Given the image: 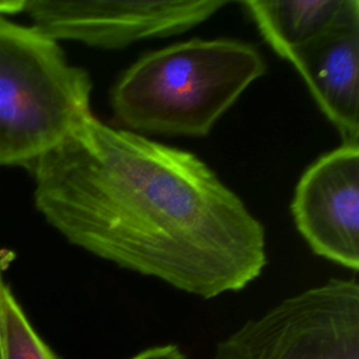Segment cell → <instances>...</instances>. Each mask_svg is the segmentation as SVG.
Here are the masks:
<instances>
[{"label": "cell", "mask_w": 359, "mask_h": 359, "mask_svg": "<svg viewBox=\"0 0 359 359\" xmlns=\"http://www.w3.org/2000/svg\"><path fill=\"white\" fill-rule=\"evenodd\" d=\"M213 359H359V286L331 279L220 341Z\"/></svg>", "instance_id": "obj_4"}, {"label": "cell", "mask_w": 359, "mask_h": 359, "mask_svg": "<svg viewBox=\"0 0 359 359\" xmlns=\"http://www.w3.org/2000/svg\"><path fill=\"white\" fill-rule=\"evenodd\" d=\"M25 0H0V17L21 13L24 10Z\"/></svg>", "instance_id": "obj_11"}, {"label": "cell", "mask_w": 359, "mask_h": 359, "mask_svg": "<svg viewBox=\"0 0 359 359\" xmlns=\"http://www.w3.org/2000/svg\"><path fill=\"white\" fill-rule=\"evenodd\" d=\"M90 94L56 41L0 17V165L31 168L93 115Z\"/></svg>", "instance_id": "obj_3"}, {"label": "cell", "mask_w": 359, "mask_h": 359, "mask_svg": "<svg viewBox=\"0 0 359 359\" xmlns=\"http://www.w3.org/2000/svg\"><path fill=\"white\" fill-rule=\"evenodd\" d=\"M29 170L48 223L122 268L212 299L266 264L262 224L194 153L90 115Z\"/></svg>", "instance_id": "obj_1"}, {"label": "cell", "mask_w": 359, "mask_h": 359, "mask_svg": "<svg viewBox=\"0 0 359 359\" xmlns=\"http://www.w3.org/2000/svg\"><path fill=\"white\" fill-rule=\"evenodd\" d=\"M258 29L283 59L328 28L359 18L358 0L244 1Z\"/></svg>", "instance_id": "obj_8"}, {"label": "cell", "mask_w": 359, "mask_h": 359, "mask_svg": "<svg viewBox=\"0 0 359 359\" xmlns=\"http://www.w3.org/2000/svg\"><path fill=\"white\" fill-rule=\"evenodd\" d=\"M0 359H57L36 334L7 285L0 292Z\"/></svg>", "instance_id": "obj_9"}, {"label": "cell", "mask_w": 359, "mask_h": 359, "mask_svg": "<svg viewBox=\"0 0 359 359\" xmlns=\"http://www.w3.org/2000/svg\"><path fill=\"white\" fill-rule=\"evenodd\" d=\"M6 283L1 280V273H0V292H1V289H3V286H4Z\"/></svg>", "instance_id": "obj_12"}, {"label": "cell", "mask_w": 359, "mask_h": 359, "mask_svg": "<svg viewBox=\"0 0 359 359\" xmlns=\"http://www.w3.org/2000/svg\"><path fill=\"white\" fill-rule=\"evenodd\" d=\"M129 359H185V356L178 346L163 345L144 349Z\"/></svg>", "instance_id": "obj_10"}, {"label": "cell", "mask_w": 359, "mask_h": 359, "mask_svg": "<svg viewBox=\"0 0 359 359\" xmlns=\"http://www.w3.org/2000/svg\"><path fill=\"white\" fill-rule=\"evenodd\" d=\"M229 1H56L28 0L32 27L53 41L123 48L144 38L181 34L203 22Z\"/></svg>", "instance_id": "obj_5"}, {"label": "cell", "mask_w": 359, "mask_h": 359, "mask_svg": "<svg viewBox=\"0 0 359 359\" xmlns=\"http://www.w3.org/2000/svg\"><path fill=\"white\" fill-rule=\"evenodd\" d=\"M286 59L299 70L344 144H359V18L328 28Z\"/></svg>", "instance_id": "obj_7"}, {"label": "cell", "mask_w": 359, "mask_h": 359, "mask_svg": "<svg viewBox=\"0 0 359 359\" xmlns=\"http://www.w3.org/2000/svg\"><path fill=\"white\" fill-rule=\"evenodd\" d=\"M292 212L316 254L358 271L359 144H342L314 161L296 187Z\"/></svg>", "instance_id": "obj_6"}, {"label": "cell", "mask_w": 359, "mask_h": 359, "mask_svg": "<svg viewBox=\"0 0 359 359\" xmlns=\"http://www.w3.org/2000/svg\"><path fill=\"white\" fill-rule=\"evenodd\" d=\"M265 72L251 43L191 39L143 55L115 83L111 105L130 132L206 136Z\"/></svg>", "instance_id": "obj_2"}]
</instances>
